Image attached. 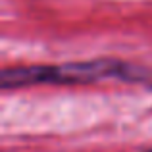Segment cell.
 Wrapping results in <instances>:
<instances>
[{"instance_id": "obj_1", "label": "cell", "mask_w": 152, "mask_h": 152, "mask_svg": "<svg viewBox=\"0 0 152 152\" xmlns=\"http://www.w3.org/2000/svg\"><path fill=\"white\" fill-rule=\"evenodd\" d=\"M100 79H141V69L118 60H94V62H71L58 66H15L2 69L0 87L18 89L27 85H71L93 83Z\"/></svg>"}, {"instance_id": "obj_2", "label": "cell", "mask_w": 152, "mask_h": 152, "mask_svg": "<svg viewBox=\"0 0 152 152\" xmlns=\"http://www.w3.org/2000/svg\"><path fill=\"white\" fill-rule=\"evenodd\" d=\"M146 152H152V150H146Z\"/></svg>"}]
</instances>
